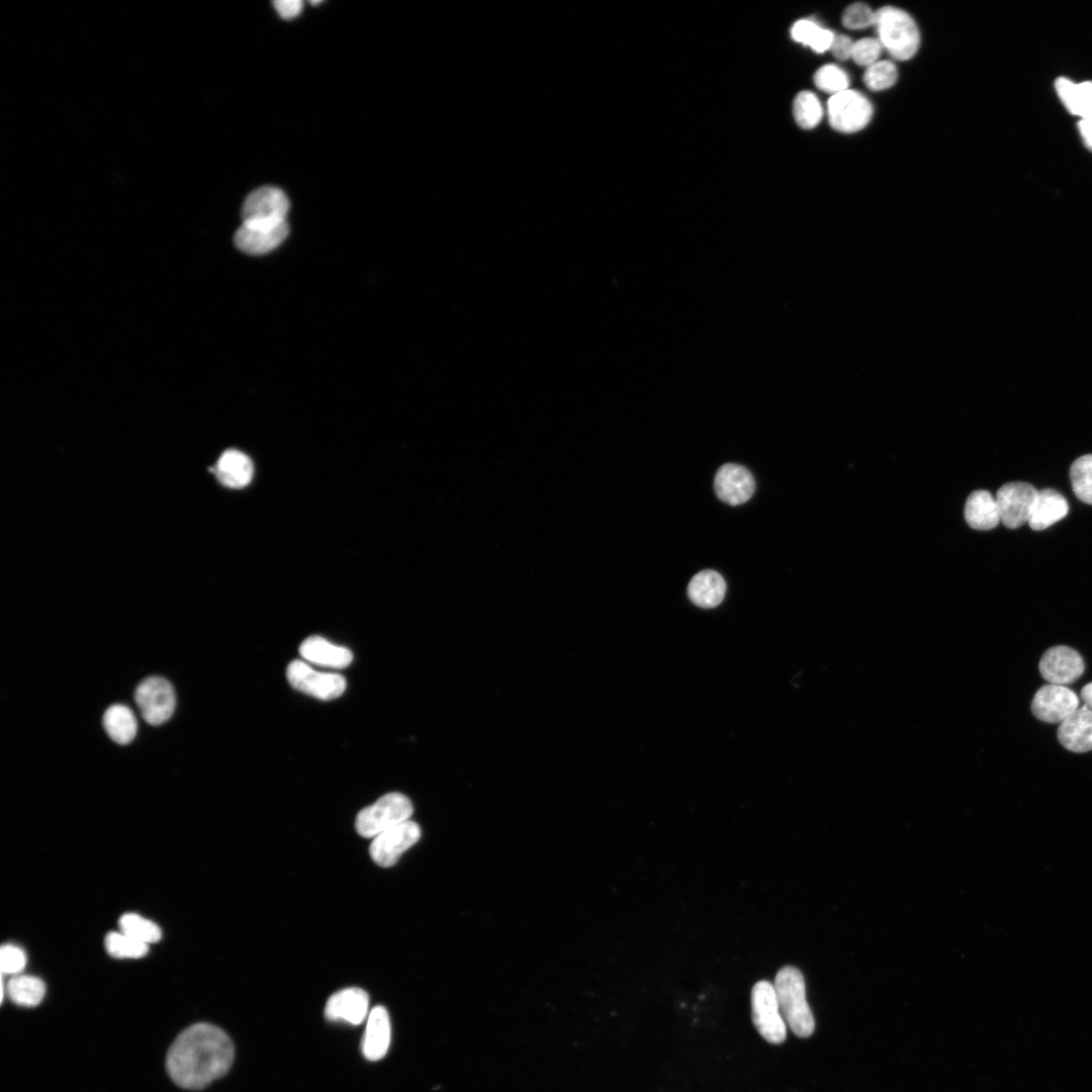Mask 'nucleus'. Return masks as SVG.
Masks as SVG:
<instances>
[{
  "instance_id": "f257e3e1",
  "label": "nucleus",
  "mask_w": 1092,
  "mask_h": 1092,
  "mask_svg": "<svg viewBox=\"0 0 1092 1092\" xmlns=\"http://www.w3.org/2000/svg\"><path fill=\"white\" fill-rule=\"evenodd\" d=\"M234 1054L233 1041L222 1029L209 1023H196L173 1041L166 1057V1069L178 1086L198 1090L229 1071Z\"/></svg>"
},
{
  "instance_id": "f03ea898",
  "label": "nucleus",
  "mask_w": 1092,
  "mask_h": 1092,
  "mask_svg": "<svg viewBox=\"0 0 1092 1092\" xmlns=\"http://www.w3.org/2000/svg\"><path fill=\"white\" fill-rule=\"evenodd\" d=\"M774 987L782 1015L790 1028L800 1037L810 1036L815 1020L806 999L801 971L792 966L782 968L776 975Z\"/></svg>"
},
{
  "instance_id": "7ed1b4c3",
  "label": "nucleus",
  "mask_w": 1092,
  "mask_h": 1092,
  "mask_svg": "<svg viewBox=\"0 0 1092 1092\" xmlns=\"http://www.w3.org/2000/svg\"><path fill=\"white\" fill-rule=\"evenodd\" d=\"M879 41L897 60L912 58L920 42L918 28L904 10L885 6L876 11L875 24Z\"/></svg>"
},
{
  "instance_id": "20e7f679",
  "label": "nucleus",
  "mask_w": 1092,
  "mask_h": 1092,
  "mask_svg": "<svg viewBox=\"0 0 1092 1092\" xmlns=\"http://www.w3.org/2000/svg\"><path fill=\"white\" fill-rule=\"evenodd\" d=\"M413 812V804L405 795L387 793L358 813L355 827L361 836L374 838L383 831L411 820Z\"/></svg>"
},
{
  "instance_id": "39448f33",
  "label": "nucleus",
  "mask_w": 1092,
  "mask_h": 1092,
  "mask_svg": "<svg viewBox=\"0 0 1092 1092\" xmlns=\"http://www.w3.org/2000/svg\"><path fill=\"white\" fill-rule=\"evenodd\" d=\"M751 1015L756 1030L766 1041L779 1044L786 1039L785 1019L770 982L761 980L752 987Z\"/></svg>"
},
{
  "instance_id": "423d86ee",
  "label": "nucleus",
  "mask_w": 1092,
  "mask_h": 1092,
  "mask_svg": "<svg viewBox=\"0 0 1092 1092\" xmlns=\"http://www.w3.org/2000/svg\"><path fill=\"white\" fill-rule=\"evenodd\" d=\"M289 201L278 188L264 186L251 192L242 206L243 223L255 226H277L286 222Z\"/></svg>"
},
{
  "instance_id": "0eeeda50",
  "label": "nucleus",
  "mask_w": 1092,
  "mask_h": 1092,
  "mask_svg": "<svg viewBox=\"0 0 1092 1092\" xmlns=\"http://www.w3.org/2000/svg\"><path fill=\"white\" fill-rule=\"evenodd\" d=\"M286 677L295 690L322 701L339 698L347 686L343 675L317 671L299 659L289 662Z\"/></svg>"
},
{
  "instance_id": "6e6552de",
  "label": "nucleus",
  "mask_w": 1092,
  "mask_h": 1092,
  "mask_svg": "<svg viewBox=\"0 0 1092 1092\" xmlns=\"http://www.w3.org/2000/svg\"><path fill=\"white\" fill-rule=\"evenodd\" d=\"M134 701L144 720L154 726L168 721L176 705L172 685L161 676L142 680L135 689Z\"/></svg>"
},
{
  "instance_id": "1a4fd4ad",
  "label": "nucleus",
  "mask_w": 1092,
  "mask_h": 1092,
  "mask_svg": "<svg viewBox=\"0 0 1092 1092\" xmlns=\"http://www.w3.org/2000/svg\"><path fill=\"white\" fill-rule=\"evenodd\" d=\"M873 107L861 93L844 90L831 96L828 101L830 125L841 132H854L863 128L871 120Z\"/></svg>"
},
{
  "instance_id": "9d476101",
  "label": "nucleus",
  "mask_w": 1092,
  "mask_h": 1092,
  "mask_svg": "<svg viewBox=\"0 0 1092 1092\" xmlns=\"http://www.w3.org/2000/svg\"><path fill=\"white\" fill-rule=\"evenodd\" d=\"M1038 490L1026 482H1009L1002 485L995 499L1000 522L1009 529H1017L1028 523Z\"/></svg>"
},
{
  "instance_id": "9b49d317",
  "label": "nucleus",
  "mask_w": 1092,
  "mask_h": 1092,
  "mask_svg": "<svg viewBox=\"0 0 1092 1092\" xmlns=\"http://www.w3.org/2000/svg\"><path fill=\"white\" fill-rule=\"evenodd\" d=\"M421 837V828L407 820L375 836L370 844L371 858L380 867H391Z\"/></svg>"
},
{
  "instance_id": "f8f14e48",
  "label": "nucleus",
  "mask_w": 1092,
  "mask_h": 1092,
  "mask_svg": "<svg viewBox=\"0 0 1092 1092\" xmlns=\"http://www.w3.org/2000/svg\"><path fill=\"white\" fill-rule=\"evenodd\" d=\"M1079 708V699L1066 686L1045 685L1038 689L1031 702L1033 715L1048 723H1061Z\"/></svg>"
},
{
  "instance_id": "ddd939ff",
  "label": "nucleus",
  "mask_w": 1092,
  "mask_h": 1092,
  "mask_svg": "<svg viewBox=\"0 0 1092 1092\" xmlns=\"http://www.w3.org/2000/svg\"><path fill=\"white\" fill-rule=\"evenodd\" d=\"M1039 672L1052 685L1067 686L1084 672L1082 656L1073 648L1059 645L1048 649L1040 658Z\"/></svg>"
},
{
  "instance_id": "4468645a",
  "label": "nucleus",
  "mask_w": 1092,
  "mask_h": 1092,
  "mask_svg": "<svg viewBox=\"0 0 1092 1092\" xmlns=\"http://www.w3.org/2000/svg\"><path fill=\"white\" fill-rule=\"evenodd\" d=\"M755 482L749 470L739 464L722 465L714 479L717 496L730 506L747 502L753 494Z\"/></svg>"
},
{
  "instance_id": "2eb2a0df",
  "label": "nucleus",
  "mask_w": 1092,
  "mask_h": 1092,
  "mask_svg": "<svg viewBox=\"0 0 1092 1092\" xmlns=\"http://www.w3.org/2000/svg\"><path fill=\"white\" fill-rule=\"evenodd\" d=\"M368 994L356 987L340 990L327 1001L325 1016L331 1021L361 1024L369 1014Z\"/></svg>"
},
{
  "instance_id": "dca6fc26",
  "label": "nucleus",
  "mask_w": 1092,
  "mask_h": 1092,
  "mask_svg": "<svg viewBox=\"0 0 1092 1092\" xmlns=\"http://www.w3.org/2000/svg\"><path fill=\"white\" fill-rule=\"evenodd\" d=\"M287 222L277 226H255L242 223L234 241L236 247L249 255H263L277 248L287 237Z\"/></svg>"
},
{
  "instance_id": "f3484780",
  "label": "nucleus",
  "mask_w": 1092,
  "mask_h": 1092,
  "mask_svg": "<svg viewBox=\"0 0 1092 1092\" xmlns=\"http://www.w3.org/2000/svg\"><path fill=\"white\" fill-rule=\"evenodd\" d=\"M391 1037L390 1019L387 1010L380 1005L373 1007L366 1018L361 1049L369 1061L382 1059L389 1048Z\"/></svg>"
},
{
  "instance_id": "a211bd4d",
  "label": "nucleus",
  "mask_w": 1092,
  "mask_h": 1092,
  "mask_svg": "<svg viewBox=\"0 0 1092 1092\" xmlns=\"http://www.w3.org/2000/svg\"><path fill=\"white\" fill-rule=\"evenodd\" d=\"M1058 739L1073 752L1092 750V710L1084 705L1061 722Z\"/></svg>"
},
{
  "instance_id": "6ab92c4d",
  "label": "nucleus",
  "mask_w": 1092,
  "mask_h": 1092,
  "mask_svg": "<svg viewBox=\"0 0 1092 1092\" xmlns=\"http://www.w3.org/2000/svg\"><path fill=\"white\" fill-rule=\"evenodd\" d=\"M299 653L306 662L336 669L347 667L353 660L350 649L317 635L305 638L299 646Z\"/></svg>"
},
{
  "instance_id": "aec40b11",
  "label": "nucleus",
  "mask_w": 1092,
  "mask_h": 1092,
  "mask_svg": "<svg viewBox=\"0 0 1092 1092\" xmlns=\"http://www.w3.org/2000/svg\"><path fill=\"white\" fill-rule=\"evenodd\" d=\"M726 593V582L715 570L706 569L693 576L688 585L690 600L701 608H714L721 604Z\"/></svg>"
},
{
  "instance_id": "412c9836",
  "label": "nucleus",
  "mask_w": 1092,
  "mask_h": 1092,
  "mask_svg": "<svg viewBox=\"0 0 1092 1092\" xmlns=\"http://www.w3.org/2000/svg\"><path fill=\"white\" fill-rule=\"evenodd\" d=\"M254 467L251 459L238 450H226L219 457L214 473L225 486L240 488L252 479Z\"/></svg>"
},
{
  "instance_id": "4be33fe9",
  "label": "nucleus",
  "mask_w": 1092,
  "mask_h": 1092,
  "mask_svg": "<svg viewBox=\"0 0 1092 1092\" xmlns=\"http://www.w3.org/2000/svg\"><path fill=\"white\" fill-rule=\"evenodd\" d=\"M1068 511V503L1060 492L1053 488L1039 490L1028 525L1034 531L1044 530L1062 520Z\"/></svg>"
},
{
  "instance_id": "5701e85b",
  "label": "nucleus",
  "mask_w": 1092,
  "mask_h": 1092,
  "mask_svg": "<svg viewBox=\"0 0 1092 1092\" xmlns=\"http://www.w3.org/2000/svg\"><path fill=\"white\" fill-rule=\"evenodd\" d=\"M965 519L968 525L976 530L995 528L1000 522L995 497L987 490L973 491L965 505Z\"/></svg>"
},
{
  "instance_id": "b1692460",
  "label": "nucleus",
  "mask_w": 1092,
  "mask_h": 1092,
  "mask_svg": "<svg viewBox=\"0 0 1092 1092\" xmlns=\"http://www.w3.org/2000/svg\"><path fill=\"white\" fill-rule=\"evenodd\" d=\"M1058 96L1065 107L1074 115L1082 118L1092 116V82L1074 83L1060 77L1055 82Z\"/></svg>"
},
{
  "instance_id": "393cba45",
  "label": "nucleus",
  "mask_w": 1092,
  "mask_h": 1092,
  "mask_svg": "<svg viewBox=\"0 0 1092 1092\" xmlns=\"http://www.w3.org/2000/svg\"><path fill=\"white\" fill-rule=\"evenodd\" d=\"M103 725L108 736L118 744H128L135 736L138 724L132 711L125 705H111L104 713Z\"/></svg>"
},
{
  "instance_id": "a878e982",
  "label": "nucleus",
  "mask_w": 1092,
  "mask_h": 1092,
  "mask_svg": "<svg viewBox=\"0 0 1092 1092\" xmlns=\"http://www.w3.org/2000/svg\"><path fill=\"white\" fill-rule=\"evenodd\" d=\"M6 991L13 1003L23 1007H34L42 1001L46 985L39 978L16 975L8 981Z\"/></svg>"
},
{
  "instance_id": "bb28decb",
  "label": "nucleus",
  "mask_w": 1092,
  "mask_h": 1092,
  "mask_svg": "<svg viewBox=\"0 0 1092 1092\" xmlns=\"http://www.w3.org/2000/svg\"><path fill=\"white\" fill-rule=\"evenodd\" d=\"M791 34L796 41L809 46L816 53L829 50L834 39L832 31L808 19L797 21L792 27Z\"/></svg>"
},
{
  "instance_id": "cd10ccee",
  "label": "nucleus",
  "mask_w": 1092,
  "mask_h": 1092,
  "mask_svg": "<svg viewBox=\"0 0 1092 1092\" xmlns=\"http://www.w3.org/2000/svg\"><path fill=\"white\" fill-rule=\"evenodd\" d=\"M118 924L121 932L148 945L161 939L160 927L139 914H123Z\"/></svg>"
},
{
  "instance_id": "c85d7f7f",
  "label": "nucleus",
  "mask_w": 1092,
  "mask_h": 1092,
  "mask_svg": "<svg viewBox=\"0 0 1092 1092\" xmlns=\"http://www.w3.org/2000/svg\"><path fill=\"white\" fill-rule=\"evenodd\" d=\"M1070 479L1076 496L1092 505V454L1083 455L1072 463Z\"/></svg>"
},
{
  "instance_id": "c756f323",
  "label": "nucleus",
  "mask_w": 1092,
  "mask_h": 1092,
  "mask_svg": "<svg viewBox=\"0 0 1092 1092\" xmlns=\"http://www.w3.org/2000/svg\"><path fill=\"white\" fill-rule=\"evenodd\" d=\"M107 952L116 959H140L149 951V945L123 932L112 931L105 937Z\"/></svg>"
},
{
  "instance_id": "7c9ffc66",
  "label": "nucleus",
  "mask_w": 1092,
  "mask_h": 1092,
  "mask_svg": "<svg viewBox=\"0 0 1092 1092\" xmlns=\"http://www.w3.org/2000/svg\"><path fill=\"white\" fill-rule=\"evenodd\" d=\"M823 110L818 98L809 91L800 92L794 100V116L806 129L815 127L822 118Z\"/></svg>"
},
{
  "instance_id": "2f4dec72",
  "label": "nucleus",
  "mask_w": 1092,
  "mask_h": 1092,
  "mask_svg": "<svg viewBox=\"0 0 1092 1092\" xmlns=\"http://www.w3.org/2000/svg\"><path fill=\"white\" fill-rule=\"evenodd\" d=\"M897 80V69L890 61H877L867 67L863 74L864 84L872 90H884Z\"/></svg>"
},
{
  "instance_id": "473e14b6",
  "label": "nucleus",
  "mask_w": 1092,
  "mask_h": 1092,
  "mask_svg": "<svg viewBox=\"0 0 1092 1092\" xmlns=\"http://www.w3.org/2000/svg\"><path fill=\"white\" fill-rule=\"evenodd\" d=\"M814 82L819 89L833 95L847 90L848 87L847 75L839 67L831 64L817 70Z\"/></svg>"
},
{
  "instance_id": "72a5a7b5",
  "label": "nucleus",
  "mask_w": 1092,
  "mask_h": 1092,
  "mask_svg": "<svg viewBox=\"0 0 1092 1092\" xmlns=\"http://www.w3.org/2000/svg\"><path fill=\"white\" fill-rule=\"evenodd\" d=\"M876 12L861 2L849 5L842 14V23L849 29H861L875 24Z\"/></svg>"
},
{
  "instance_id": "f704fd0d",
  "label": "nucleus",
  "mask_w": 1092,
  "mask_h": 1092,
  "mask_svg": "<svg viewBox=\"0 0 1092 1092\" xmlns=\"http://www.w3.org/2000/svg\"><path fill=\"white\" fill-rule=\"evenodd\" d=\"M882 44L879 39L866 37L853 43L851 59L860 66L869 67L880 57Z\"/></svg>"
},
{
  "instance_id": "c9c22d12",
  "label": "nucleus",
  "mask_w": 1092,
  "mask_h": 1092,
  "mask_svg": "<svg viewBox=\"0 0 1092 1092\" xmlns=\"http://www.w3.org/2000/svg\"><path fill=\"white\" fill-rule=\"evenodd\" d=\"M26 965L23 949L13 944H4L0 950V966L3 974L17 975Z\"/></svg>"
},
{
  "instance_id": "e433bc0d",
  "label": "nucleus",
  "mask_w": 1092,
  "mask_h": 1092,
  "mask_svg": "<svg viewBox=\"0 0 1092 1092\" xmlns=\"http://www.w3.org/2000/svg\"><path fill=\"white\" fill-rule=\"evenodd\" d=\"M853 41L847 35L834 36L830 50L834 57L844 61L851 58Z\"/></svg>"
},
{
  "instance_id": "4c0bfd02",
  "label": "nucleus",
  "mask_w": 1092,
  "mask_h": 1092,
  "mask_svg": "<svg viewBox=\"0 0 1092 1092\" xmlns=\"http://www.w3.org/2000/svg\"><path fill=\"white\" fill-rule=\"evenodd\" d=\"M273 4L278 14L284 19L296 17L302 9V2L299 0H276Z\"/></svg>"
},
{
  "instance_id": "58836bf2",
  "label": "nucleus",
  "mask_w": 1092,
  "mask_h": 1092,
  "mask_svg": "<svg viewBox=\"0 0 1092 1092\" xmlns=\"http://www.w3.org/2000/svg\"><path fill=\"white\" fill-rule=\"evenodd\" d=\"M1078 128L1085 146L1092 151V116L1082 118Z\"/></svg>"
},
{
  "instance_id": "ea45409f",
  "label": "nucleus",
  "mask_w": 1092,
  "mask_h": 1092,
  "mask_svg": "<svg viewBox=\"0 0 1092 1092\" xmlns=\"http://www.w3.org/2000/svg\"><path fill=\"white\" fill-rule=\"evenodd\" d=\"M1081 697L1085 705L1092 710V682L1086 685L1081 691Z\"/></svg>"
}]
</instances>
